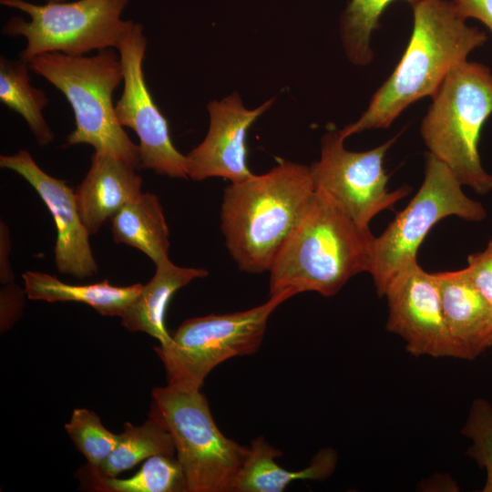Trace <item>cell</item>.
Instances as JSON below:
<instances>
[{"instance_id":"7","label":"cell","mask_w":492,"mask_h":492,"mask_svg":"<svg viewBox=\"0 0 492 492\" xmlns=\"http://www.w3.org/2000/svg\"><path fill=\"white\" fill-rule=\"evenodd\" d=\"M128 3L129 0H77L36 5L26 0H0L2 5L29 16V20L21 16L10 18L2 33L26 39L19 59L27 63L44 53L79 56L92 51L117 49L134 23L122 19Z\"/></svg>"},{"instance_id":"12","label":"cell","mask_w":492,"mask_h":492,"mask_svg":"<svg viewBox=\"0 0 492 492\" xmlns=\"http://www.w3.org/2000/svg\"><path fill=\"white\" fill-rule=\"evenodd\" d=\"M386 329L401 336L415 356L460 358L448 331L434 273L416 262L396 274L387 285Z\"/></svg>"},{"instance_id":"32","label":"cell","mask_w":492,"mask_h":492,"mask_svg":"<svg viewBox=\"0 0 492 492\" xmlns=\"http://www.w3.org/2000/svg\"><path fill=\"white\" fill-rule=\"evenodd\" d=\"M46 3H56V2H63L65 0H46Z\"/></svg>"},{"instance_id":"24","label":"cell","mask_w":492,"mask_h":492,"mask_svg":"<svg viewBox=\"0 0 492 492\" xmlns=\"http://www.w3.org/2000/svg\"><path fill=\"white\" fill-rule=\"evenodd\" d=\"M395 0H352L342 15L341 36L346 55L355 65L373 59L371 35L384 9ZM412 6L421 0H406Z\"/></svg>"},{"instance_id":"26","label":"cell","mask_w":492,"mask_h":492,"mask_svg":"<svg viewBox=\"0 0 492 492\" xmlns=\"http://www.w3.org/2000/svg\"><path fill=\"white\" fill-rule=\"evenodd\" d=\"M462 434L473 441L467 454L492 477V407L484 399L472 403Z\"/></svg>"},{"instance_id":"30","label":"cell","mask_w":492,"mask_h":492,"mask_svg":"<svg viewBox=\"0 0 492 492\" xmlns=\"http://www.w3.org/2000/svg\"><path fill=\"white\" fill-rule=\"evenodd\" d=\"M11 253V238L8 227L0 222V282L2 284L13 282L14 273L9 256Z\"/></svg>"},{"instance_id":"2","label":"cell","mask_w":492,"mask_h":492,"mask_svg":"<svg viewBox=\"0 0 492 492\" xmlns=\"http://www.w3.org/2000/svg\"><path fill=\"white\" fill-rule=\"evenodd\" d=\"M313 193L310 167L291 161L224 189L221 231L241 271L269 272Z\"/></svg>"},{"instance_id":"13","label":"cell","mask_w":492,"mask_h":492,"mask_svg":"<svg viewBox=\"0 0 492 492\" xmlns=\"http://www.w3.org/2000/svg\"><path fill=\"white\" fill-rule=\"evenodd\" d=\"M0 167L23 177L52 214L56 230L54 253L58 272L77 279L95 275L98 266L89 243L90 233L81 219L73 189L65 180L45 172L26 149L14 155H1Z\"/></svg>"},{"instance_id":"16","label":"cell","mask_w":492,"mask_h":492,"mask_svg":"<svg viewBox=\"0 0 492 492\" xmlns=\"http://www.w3.org/2000/svg\"><path fill=\"white\" fill-rule=\"evenodd\" d=\"M137 169L104 152L94 151L85 178L75 190L84 225L90 234L111 220L142 191Z\"/></svg>"},{"instance_id":"8","label":"cell","mask_w":492,"mask_h":492,"mask_svg":"<svg viewBox=\"0 0 492 492\" xmlns=\"http://www.w3.org/2000/svg\"><path fill=\"white\" fill-rule=\"evenodd\" d=\"M294 295L283 292L246 311L185 320L169 343L154 347L168 383L201 388L207 375L220 364L253 354L261 344L271 314Z\"/></svg>"},{"instance_id":"18","label":"cell","mask_w":492,"mask_h":492,"mask_svg":"<svg viewBox=\"0 0 492 492\" xmlns=\"http://www.w3.org/2000/svg\"><path fill=\"white\" fill-rule=\"evenodd\" d=\"M282 455L262 436L254 438L237 477L234 492H282L297 480H323L333 472L337 461L333 449L323 448L308 466L291 471L277 464L276 458Z\"/></svg>"},{"instance_id":"6","label":"cell","mask_w":492,"mask_h":492,"mask_svg":"<svg viewBox=\"0 0 492 492\" xmlns=\"http://www.w3.org/2000/svg\"><path fill=\"white\" fill-rule=\"evenodd\" d=\"M150 414L171 435L187 492H234L249 447L220 432L201 388L180 383L156 387Z\"/></svg>"},{"instance_id":"25","label":"cell","mask_w":492,"mask_h":492,"mask_svg":"<svg viewBox=\"0 0 492 492\" xmlns=\"http://www.w3.org/2000/svg\"><path fill=\"white\" fill-rule=\"evenodd\" d=\"M65 429L77 450L86 457L90 467L97 468L110 456L119 440L107 429L96 413L76 408Z\"/></svg>"},{"instance_id":"11","label":"cell","mask_w":492,"mask_h":492,"mask_svg":"<svg viewBox=\"0 0 492 492\" xmlns=\"http://www.w3.org/2000/svg\"><path fill=\"white\" fill-rule=\"evenodd\" d=\"M147 49L144 27L133 23L117 48L123 67V91L115 104L119 124L138 137L140 169L176 179H189L187 156L174 146L166 118L148 88L143 61Z\"/></svg>"},{"instance_id":"27","label":"cell","mask_w":492,"mask_h":492,"mask_svg":"<svg viewBox=\"0 0 492 492\" xmlns=\"http://www.w3.org/2000/svg\"><path fill=\"white\" fill-rule=\"evenodd\" d=\"M465 269L475 287L492 304V240L484 251L468 256Z\"/></svg>"},{"instance_id":"28","label":"cell","mask_w":492,"mask_h":492,"mask_svg":"<svg viewBox=\"0 0 492 492\" xmlns=\"http://www.w3.org/2000/svg\"><path fill=\"white\" fill-rule=\"evenodd\" d=\"M24 294L14 282L5 284L1 289V329L6 330L12 325L22 313Z\"/></svg>"},{"instance_id":"20","label":"cell","mask_w":492,"mask_h":492,"mask_svg":"<svg viewBox=\"0 0 492 492\" xmlns=\"http://www.w3.org/2000/svg\"><path fill=\"white\" fill-rule=\"evenodd\" d=\"M110 221L115 242L139 250L155 264L168 257L169 228L159 199L155 194L142 192Z\"/></svg>"},{"instance_id":"15","label":"cell","mask_w":492,"mask_h":492,"mask_svg":"<svg viewBox=\"0 0 492 492\" xmlns=\"http://www.w3.org/2000/svg\"><path fill=\"white\" fill-rule=\"evenodd\" d=\"M434 276L460 358L474 359L492 345V304L475 287L465 268Z\"/></svg>"},{"instance_id":"19","label":"cell","mask_w":492,"mask_h":492,"mask_svg":"<svg viewBox=\"0 0 492 492\" xmlns=\"http://www.w3.org/2000/svg\"><path fill=\"white\" fill-rule=\"evenodd\" d=\"M22 278L26 294L30 300L82 302L104 316L122 317L143 288L141 283L115 286L108 280L93 284L74 285L63 282L53 275L31 271L26 272Z\"/></svg>"},{"instance_id":"21","label":"cell","mask_w":492,"mask_h":492,"mask_svg":"<svg viewBox=\"0 0 492 492\" xmlns=\"http://www.w3.org/2000/svg\"><path fill=\"white\" fill-rule=\"evenodd\" d=\"M29 69L26 61L0 56V100L24 118L37 144L45 147L55 137L43 116L48 98L42 89L31 85Z\"/></svg>"},{"instance_id":"17","label":"cell","mask_w":492,"mask_h":492,"mask_svg":"<svg viewBox=\"0 0 492 492\" xmlns=\"http://www.w3.org/2000/svg\"><path fill=\"white\" fill-rule=\"evenodd\" d=\"M156 265L151 280L121 318L123 327L131 332H143L160 345L169 343L171 335L166 327V312L174 293L198 278L208 276L203 268H186L174 264L169 257Z\"/></svg>"},{"instance_id":"23","label":"cell","mask_w":492,"mask_h":492,"mask_svg":"<svg viewBox=\"0 0 492 492\" xmlns=\"http://www.w3.org/2000/svg\"><path fill=\"white\" fill-rule=\"evenodd\" d=\"M91 487L103 492H187L183 468L176 456L157 455L146 459L128 478L103 477L86 470Z\"/></svg>"},{"instance_id":"3","label":"cell","mask_w":492,"mask_h":492,"mask_svg":"<svg viewBox=\"0 0 492 492\" xmlns=\"http://www.w3.org/2000/svg\"><path fill=\"white\" fill-rule=\"evenodd\" d=\"M375 237L324 195L314 193L271 269L269 296L292 292L335 295L354 275L369 272Z\"/></svg>"},{"instance_id":"4","label":"cell","mask_w":492,"mask_h":492,"mask_svg":"<svg viewBox=\"0 0 492 492\" xmlns=\"http://www.w3.org/2000/svg\"><path fill=\"white\" fill-rule=\"evenodd\" d=\"M29 67L56 87L72 107L75 128L67 145L87 144L140 169L138 146L119 124L113 94L123 82L122 63L112 48L94 56L44 53L29 61Z\"/></svg>"},{"instance_id":"9","label":"cell","mask_w":492,"mask_h":492,"mask_svg":"<svg viewBox=\"0 0 492 492\" xmlns=\"http://www.w3.org/2000/svg\"><path fill=\"white\" fill-rule=\"evenodd\" d=\"M451 169L428 154L424 181L408 205L374 239L369 273L377 294L384 296L392 279L417 261L419 246L440 220L450 216L479 221L487 213L481 203L468 198Z\"/></svg>"},{"instance_id":"14","label":"cell","mask_w":492,"mask_h":492,"mask_svg":"<svg viewBox=\"0 0 492 492\" xmlns=\"http://www.w3.org/2000/svg\"><path fill=\"white\" fill-rule=\"evenodd\" d=\"M273 101L274 98H271L255 109H247L235 92L220 101L210 102L208 133L202 142L186 155L189 178L200 181L220 177L231 182L251 178L253 173L247 164V132Z\"/></svg>"},{"instance_id":"5","label":"cell","mask_w":492,"mask_h":492,"mask_svg":"<svg viewBox=\"0 0 492 492\" xmlns=\"http://www.w3.org/2000/svg\"><path fill=\"white\" fill-rule=\"evenodd\" d=\"M421 125L429 153L444 162L462 185L484 195L492 175L482 167L478 142L492 114V73L483 64L463 61L446 76Z\"/></svg>"},{"instance_id":"22","label":"cell","mask_w":492,"mask_h":492,"mask_svg":"<svg viewBox=\"0 0 492 492\" xmlns=\"http://www.w3.org/2000/svg\"><path fill=\"white\" fill-rule=\"evenodd\" d=\"M157 455L176 456L173 439L162 421L149 413L141 425L124 424V430L110 456L97 468L87 470L103 477H117L138 463Z\"/></svg>"},{"instance_id":"10","label":"cell","mask_w":492,"mask_h":492,"mask_svg":"<svg viewBox=\"0 0 492 492\" xmlns=\"http://www.w3.org/2000/svg\"><path fill=\"white\" fill-rule=\"evenodd\" d=\"M396 138L366 151H351L344 148L339 130L327 132L321 140V158L310 167L314 190L357 226L369 229L378 213L392 209L409 193L408 188L390 191L383 168L384 155Z\"/></svg>"},{"instance_id":"31","label":"cell","mask_w":492,"mask_h":492,"mask_svg":"<svg viewBox=\"0 0 492 492\" xmlns=\"http://www.w3.org/2000/svg\"><path fill=\"white\" fill-rule=\"evenodd\" d=\"M484 492H492V477L487 476V482L485 484Z\"/></svg>"},{"instance_id":"1","label":"cell","mask_w":492,"mask_h":492,"mask_svg":"<svg viewBox=\"0 0 492 492\" xmlns=\"http://www.w3.org/2000/svg\"><path fill=\"white\" fill-rule=\"evenodd\" d=\"M413 12L411 37L399 63L361 118L339 130L344 139L387 128L412 103L432 97L448 72L487 41L485 32L467 26L451 0H421Z\"/></svg>"},{"instance_id":"29","label":"cell","mask_w":492,"mask_h":492,"mask_svg":"<svg viewBox=\"0 0 492 492\" xmlns=\"http://www.w3.org/2000/svg\"><path fill=\"white\" fill-rule=\"evenodd\" d=\"M458 13L465 18H475L483 23L492 33V0H451Z\"/></svg>"}]
</instances>
